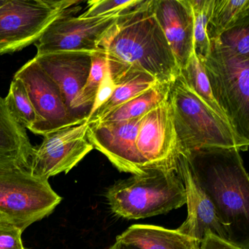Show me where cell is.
<instances>
[{"instance_id": "cell-3", "label": "cell", "mask_w": 249, "mask_h": 249, "mask_svg": "<svg viewBox=\"0 0 249 249\" xmlns=\"http://www.w3.org/2000/svg\"><path fill=\"white\" fill-rule=\"evenodd\" d=\"M168 97L180 149L236 148L247 151L249 140L240 137L228 121L201 101L180 74L170 84Z\"/></svg>"}, {"instance_id": "cell-14", "label": "cell", "mask_w": 249, "mask_h": 249, "mask_svg": "<svg viewBox=\"0 0 249 249\" xmlns=\"http://www.w3.org/2000/svg\"><path fill=\"white\" fill-rule=\"evenodd\" d=\"M92 53L67 52L35 56L59 87L65 104L77 120H87L81 117L78 102L89 74Z\"/></svg>"}, {"instance_id": "cell-4", "label": "cell", "mask_w": 249, "mask_h": 249, "mask_svg": "<svg viewBox=\"0 0 249 249\" xmlns=\"http://www.w3.org/2000/svg\"><path fill=\"white\" fill-rule=\"evenodd\" d=\"M144 170V174L132 175L107 189L106 198L115 215L138 220L167 213L186 204L184 185L176 167Z\"/></svg>"}, {"instance_id": "cell-19", "label": "cell", "mask_w": 249, "mask_h": 249, "mask_svg": "<svg viewBox=\"0 0 249 249\" xmlns=\"http://www.w3.org/2000/svg\"><path fill=\"white\" fill-rule=\"evenodd\" d=\"M160 84L157 79L145 72L137 74L126 79L116 87L110 100L102 106L95 113L87 119V122L101 120L121 106Z\"/></svg>"}, {"instance_id": "cell-13", "label": "cell", "mask_w": 249, "mask_h": 249, "mask_svg": "<svg viewBox=\"0 0 249 249\" xmlns=\"http://www.w3.org/2000/svg\"><path fill=\"white\" fill-rule=\"evenodd\" d=\"M176 171L184 185L188 208L187 218L176 230L199 243L208 233L231 241L228 230L220 220L213 204L192 176L186 155L178 145Z\"/></svg>"}, {"instance_id": "cell-25", "label": "cell", "mask_w": 249, "mask_h": 249, "mask_svg": "<svg viewBox=\"0 0 249 249\" xmlns=\"http://www.w3.org/2000/svg\"><path fill=\"white\" fill-rule=\"evenodd\" d=\"M218 40L238 56L249 58V20L227 30Z\"/></svg>"}, {"instance_id": "cell-12", "label": "cell", "mask_w": 249, "mask_h": 249, "mask_svg": "<svg viewBox=\"0 0 249 249\" xmlns=\"http://www.w3.org/2000/svg\"><path fill=\"white\" fill-rule=\"evenodd\" d=\"M141 119L142 116L125 122H87V138L93 148L119 171L141 176L145 173L136 145Z\"/></svg>"}, {"instance_id": "cell-16", "label": "cell", "mask_w": 249, "mask_h": 249, "mask_svg": "<svg viewBox=\"0 0 249 249\" xmlns=\"http://www.w3.org/2000/svg\"><path fill=\"white\" fill-rule=\"evenodd\" d=\"M34 147L0 97V170L27 168Z\"/></svg>"}, {"instance_id": "cell-31", "label": "cell", "mask_w": 249, "mask_h": 249, "mask_svg": "<svg viewBox=\"0 0 249 249\" xmlns=\"http://www.w3.org/2000/svg\"><path fill=\"white\" fill-rule=\"evenodd\" d=\"M1 2H2V0H0V3H1Z\"/></svg>"}, {"instance_id": "cell-2", "label": "cell", "mask_w": 249, "mask_h": 249, "mask_svg": "<svg viewBox=\"0 0 249 249\" xmlns=\"http://www.w3.org/2000/svg\"><path fill=\"white\" fill-rule=\"evenodd\" d=\"M240 151L205 148L183 152L192 176L215 206L231 241L249 249V177Z\"/></svg>"}, {"instance_id": "cell-18", "label": "cell", "mask_w": 249, "mask_h": 249, "mask_svg": "<svg viewBox=\"0 0 249 249\" xmlns=\"http://www.w3.org/2000/svg\"><path fill=\"white\" fill-rule=\"evenodd\" d=\"M249 20V0H213L207 35L216 40L223 33Z\"/></svg>"}, {"instance_id": "cell-30", "label": "cell", "mask_w": 249, "mask_h": 249, "mask_svg": "<svg viewBox=\"0 0 249 249\" xmlns=\"http://www.w3.org/2000/svg\"><path fill=\"white\" fill-rule=\"evenodd\" d=\"M110 249H140L136 246H133L132 244L125 243V242L122 241L120 240L116 239V243L110 248Z\"/></svg>"}, {"instance_id": "cell-11", "label": "cell", "mask_w": 249, "mask_h": 249, "mask_svg": "<svg viewBox=\"0 0 249 249\" xmlns=\"http://www.w3.org/2000/svg\"><path fill=\"white\" fill-rule=\"evenodd\" d=\"M136 145L143 170L154 167L176 168L177 138L168 97L142 116Z\"/></svg>"}, {"instance_id": "cell-8", "label": "cell", "mask_w": 249, "mask_h": 249, "mask_svg": "<svg viewBox=\"0 0 249 249\" xmlns=\"http://www.w3.org/2000/svg\"><path fill=\"white\" fill-rule=\"evenodd\" d=\"M124 10L91 18L74 17L75 14L59 17L35 43L37 49L36 55L98 52L102 40Z\"/></svg>"}, {"instance_id": "cell-29", "label": "cell", "mask_w": 249, "mask_h": 249, "mask_svg": "<svg viewBox=\"0 0 249 249\" xmlns=\"http://www.w3.org/2000/svg\"><path fill=\"white\" fill-rule=\"evenodd\" d=\"M199 249H249L230 240H224L212 233L205 234L199 243Z\"/></svg>"}, {"instance_id": "cell-27", "label": "cell", "mask_w": 249, "mask_h": 249, "mask_svg": "<svg viewBox=\"0 0 249 249\" xmlns=\"http://www.w3.org/2000/svg\"><path fill=\"white\" fill-rule=\"evenodd\" d=\"M22 232L16 226L0 221V249H25L21 240Z\"/></svg>"}, {"instance_id": "cell-22", "label": "cell", "mask_w": 249, "mask_h": 249, "mask_svg": "<svg viewBox=\"0 0 249 249\" xmlns=\"http://www.w3.org/2000/svg\"><path fill=\"white\" fill-rule=\"evenodd\" d=\"M180 74L188 87L200 99L201 101L203 102L218 116L229 122L225 113L221 110L213 96L203 65L195 53V51L192 53L186 68L180 71Z\"/></svg>"}, {"instance_id": "cell-26", "label": "cell", "mask_w": 249, "mask_h": 249, "mask_svg": "<svg viewBox=\"0 0 249 249\" xmlns=\"http://www.w3.org/2000/svg\"><path fill=\"white\" fill-rule=\"evenodd\" d=\"M140 0H92L87 2L88 6L84 14L80 15L83 18L101 17L116 11H123L136 5Z\"/></svg>"}, {"instance_id": "cell-23", "label": "cell", "mask_w": 249, "mask_h": 249, "mask_svg": "<svg viewBox=\"0 0 249 249\" xmlns=\"http://www.w3.org/2000/svg\"><path fill=\"white\" fill-rule=\"evenodd\" d=\"M107 67V58L104 52L100 49L91 54V65L87 82L81 90L78 98V106L81 117L88 119L100 83L104 76Z\"/></svg>"}, {"instance_id": "cell-24", "label": "cell", "mask_w": 249, "mask_h": 249, "mask_svg": "<svg viewBox=\"0 0 249 249\" xmlns=\"http://www.w3.org/2000/svg\"><path fill=\"white\" fill-rule=\"evenodd\" d=\"M194 18V50L200 62L209 53L211 43L207 27L213 0H189Z\"/></svg>"}, {"instance_id": "cell-20", "label": "cell", "mask_w": 249, "mask_h": 249, "mask_svg": "<svg viewBox=\"0 0 249 249\" xmlns=\"http://www.w3.org/2000/svg\"><path fill=\"white\" fill-rule=\"evenodd\" d=\"M170 86L157 84L154 88L125 103L101 120L94 122H125L138 119L157 107L167 99Z\"/></svg>"}, {"instance_id": "cell-7", "label": "cell", "mask_w": 249, "mask_h": 249, "mask_svg": "<svg viewBox=\"0 0 249 249\" xmlns=\"http://www.w3.org/2000/svg\"><path fill=\"white\" fill-rule=\"evenodd\" d=\"M61 201L49 180L33 176L28 169L0 170V221L24 231L51 215Z\"/></svg>"}, {"instance_id": "cell-17", "label": "cell", "mask_w": 249, "mask_h": 249, "mask_svg": "<svg viewBox=\"0 0 249 249\" xmlns=\"http://www.w3.org/2000/svg\"><path fill=\"white\" fill-rule=\"evenodd\" d=\"M140 249H199V242L177 230L135 224L116 237Z\"/></svg>"}, {"instance_id": "cell-10", "label": "cell", "mask_w": 249, "mask_h": 249, "mask_svg": "<svg viewBox=\"0 0 249 249\" xmlns=\"http://www.w3.org/2000/svg\"><path fill=\"white\" fill-rule=\"evenodd\" d=\"M14 77L22 81L38 116L36 135L47 134L84 123L73 117L56 83L42 69L36 57L23 65Z\"/></svg>"}, {"instance_id": "cell-9", "label": "cell", "mask_w": 249, "mask_h": 249, "mask_svg": "<svg viewBox=\"0 0 249 249\" xmlns=\"http://www.w3.org/2000/svg\"><path fill=\"white\" fill-rule=\"evenodd\" d=\"M87 122L51 132L43 136L38 147H34L29 163L33 176L49 180L69 173L94 148L87 138Z\"/></svg>"}, {"instance_id": "cell-21", "label": "cell", "mask_w": 249, "mask_h": 249, "mask_svg": "<svg viewBox=\"0 0 249 249\" xmlns=\"http://www.w3.org/2000/svg\"><path fill=\"white\" fill-rule=\"evenodd\" d=\"M5 102L8 110L16 121L24 129L36 134L40 120L21 80L14 77Z\"/></svg>"}, {"instance_id": "cell-15", "label": "cell", "mask_w": 249, "mask_h": 249, "mask_svg": "<svg viewBox=\"0 0 249 249\" xmlns=\"http://www.w3.org/2000/svg\"><path fill=\"white\" fill-rule=\"evenodd\" d=\"M154 11L181 71L195 51L194 18L189 0H154Z\"/></svg>"}, {"instance_id": "cell-28", "label": "cell", "mask_w": 249, "mask_h": 249, "mask_svg": "<svg viewBox=\"0 0 249 249\" xmlns=\"http://www.w3.org/2000/svg\"><path fill=\"white\" fill-rule=\"evenodd\" d=\"M116 87L117 86L113 82V78H112L107 61V67L105 71L104 76H103V80H102L100 87L97 90V94H96L95 99H94V102L93 103L88 119L93 116L102 106H104L110 100Z\"/></svg>"}, {"instance_id": "cell-6", "label": "cell", "mask_w": 249, "mask_h": 249, "mask_svg": "<svg viewBox=\"0 0 249 249\" xmlns=\"http://www.w3.org/2000/svg\"><path fill=\"white\" fill-rule=\"evenodd\" d=\"M81 3L78 0H2L0 55L19 52L36 43L55 20L78 12Z\"/></svg>"}, {"instance_id": "cell-5", "label": "cell", "mask_w": 249, "mask_h": 249, "mask_svg": "<svg viewBox=\"0 0 249 249\" xmlns=\"http://www.w3.org/2000/svg\"><path fill=\"white\" fill-rule=\"evenodd\" d=\"M202 64L213 96L231 126L249 140V58L238 56L216 40Z\"/></svg>"}, {"instance_id": "cell-1", "label": "cell", "mask_w": 249, "mask_h": 249, "mask_svg": "<svg viewBox=\"0 0 249 249\" xmlns=\"http://www.w3.org/2000/svg\"><path fill=\"white\" fill-rule=\"evenodd\" d=\"M107 58L116 86L145 72L170 85L178 65L154 11V0H140L125 9L99 46Z\"/></svg>"}]
</instances>
